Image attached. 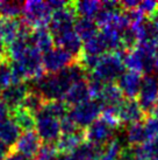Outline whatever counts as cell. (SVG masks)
Wrapping results in <instances>:
<instances>
[{"instance_id":"74e56055","label":"cell","mask_w":158,"mask_h":160,"mask_svg":"<svg viewBox=\"0 0 158 160\" xmlns=\"http://www.w3.org/2000/svg\"><path fill=\"white\" fill-rule=\"evenodd\" d=\"M150 115L152 116V117L158 118V99L156 101V103H155V105H154V108H152L151 112H150Z\"/></svg>"},{"instance_id":"836d02e7","label":"cell","mask_w":158,"mask_h":160,"mask_svg":"<svg viewBox=\"0 0 158 160\" xmlns=\"http://www.w3.org/2000/svg\"><path fill=\"white\" fill-rule=\"evenodd\" d=\"M5 60H9L8 55H7V47H6L2 38L0 35V62L5 61Z\"/></svg>"},{"instance_id":"1f68e13d","label":"cell","mask_w":158,"mask_h":160,"mask_svg":"<svg viewBox=\"0 0 158 160\" xmlns=\"http://www.w3.org/2000/svg\"><path fill=\"white\" fill-rule=\"evenodd\" d=\"M69 2H70V1H63V0H50V1H47L49 8L51 9L53 13L65 8L66 6L69 5Z\"/></svg>"},{"instance_id":"8992f818","label":"cell","mask_w":158,"mask_h":160,"mask_svg":"<svg viewBox=\"0 0 158 160\" xmlns=\"http://www.w3.org/2000/svg\"><path fill=\"white\" fill-rule=\"evenodd\" d=\"M115 129L99 118L84 130L85 140L98 147H104L115 137Z\"/></svg>"},{"instance_id":"7a4b0ae2","label":"cell","mask_w":158,"mask_h":160,"mask_svg":"<svg viewBox=\"0 0 158 160\" xmlns=\"http://www.w3.org/2000/svg\"><path fill=\"white\" fill-rule=\"evenodd\" d=\"M53 12L47 2L40 0H29L23 2L22 20L31 28L47 27L50 23Z\"/></svg>"},{"instance_id":"4316f807","label":"cell","mask_w":158,"mask_h":160,"mask_svg":"<svg viewBox=\"0 0 158 160\" xmlns=\"http://www.w3.org/2000/svg\"><path fill=\"white\" fill-rule=\"evenodd\" d=\"M83 53L87 54V55H94V56H102V55L107 54L105 43H104V41H102L99 34L91 40L84 42Z\"/></svg>"},{"instance_id":"484cf974","label":"cell","mask_w":158,"mask_h":160,"mask_svg":"<svg viewBox=\"0 0 158 160\" xmlns=\"http://www.w3.org/2000/svg\"><path fill=\"white\" fill-rule=\"evenodd\" d=\"M23 2L0 1V17L2 19H18L22 15Z\"/></svg>"},{"instance_id":"e0dca14e","label":"cell","mask_w":158,"mask_h":160,"mask_svg":"<svg viewBox=\"0 0 158 160\" xmlns=\"http://www.w3.org/2000/svg\"><path fill=\"white\" fill-rule=\"evenodd\" d=\"M30 41L33 46L39 49L41 53H47L53 48V39L48 27H37L31 32Z\"/></svg>"},{"instance_id":"9a60e30c","label":"cell","mask_w":158,"mask_h":160,"mask_svg":"<svg viewBox=\"0 0 158 160\" xmlns=\"http://www.w3.org/2000/svg\"><path fill=\"white\" fill-rule=\"evenodd\" d=\"M84 142H85L84 130H79L75 133L62 134L58 142H56V147L61 154H71L79 146H81Z\"/></svg>"},{"instance_id":"f35d334b","label":"cell","mask_w":158,"mask_h":160,"mask_svg":"<svg viewBox=\"0 0 158 160\" xmlns=\"http://www.w3.org/2000/svg\"><path fill=\"white\" fill-rule=\"evenodd\" d=\"M0 93H1V92H0Z\"/></svg>"},{"instance_id":"8d00e7d4","label":"cell","mask_w":158,"mask_h":160,"mask_svg":"<svg viewBox=\"0 0 158 160\" xmlns=\"http://www.w3.org/2000/svg\"><path fill=\"white\" fill-rule=\"evenodd\" d=\"M9 152H11V148H8L5 144L0 142V160H5V158L8 156Z\"/></svg>"},{"instance_id":"3957f363","label":"cell","mask_w":158,"mask_h":160,"mask_svg":"<svg viewBox=\"0 0 158 160\" xmlns=\"http://www.w3.org/2000/svg\"><path fill=\"white\" fill-rule=\"evenodd\" d=\"M35 129L40 139L47 145H55L62 136L59 119L43 111H40L36 115Z\"/></svg>"},{"instance_id":"9c48e42d","label":"cell","mask_w":158,"mask_h":160,"mask_svg":"<svg viewBox=\"0 0 158 160\" xmlns=\"http://www.w3.org/2000/svg\"><path fill=\"white\" fill-rule=\"evenodd\" d=\"M42 147V140L40 139L36 131L22 132L21 137L19 138L15 146L12 148L13 151L18 152L27 159H35Z\"/></svg>"},{"instance_id":"d6a6232c","label":"cell","mask_w":158,"mask_h":160,"mask_svg":"<svg viewBox=\"0 0 158 160\" xmlns=\"http://www.w3.org/2000/svg\"><path fill=\"white\" fill-rule=\"evenodd\" d=\"M118 160H135V154H134V147L126 146L122 150L121 154L118 157Z\"/></svg>"},{"instance_id":"5b68a950","label":"cell","mask_w":158,"mask_h":160,"mask_svg":"<svg viewBox=\"0 0 158 160\" xmlns=\"http://www.w3.org/2000/svg\"><path fill=\"white\" fill-rule=\"evenodd\" d=\"M43 68L47 74H56L76 62V58L65 49L53 47L42 56Z\"/></svg>"},{"instance_id":"603a6c76","label":"cell","mask_w":158,"mask_h":160,"mask_svg":"<svg viewBox=\"0 0 158 160\" xmlns=\"http://www.w3.org/2000/svg\"><path fill=\"white\" fill-rule=\"evenodd\" d=\"M75 9L79 18L93 19L97 17L99 11L101 9V2L95 0H84V1H76L73 2Z\"/></svg>"},{"instance_id":"8fae6325","label":"cell","mask_w":158,"mask_h":160,"mask_svg":"<svg viewBox=\"0 0 158 160\" xmlns=\"http://www.w3.org/2000/svg\"><path fill=\"white\" fill-rule=\"evenodd\" d=\"M142 80L143 77L138 72L130 70L124 71L118 80V87L127 99H135L138 97Z\"/></svg>"},{"instance_id":"e575fe53","label":"cell","mask_w":158,"mask_h":160,"mask_svg":"<svg viewBox=\"0 0 158 160\" xmlns=\"http://www.w3.org/2000/svg\"><path fill=\"white\" fill-rule=\"evenodd\" d=\"M7 117H9V109L6 107L5 103L0 99V122H2L4 119H6Z\"/></svg>"},{"instance_id":"f546056e","label":"cell","mask_w":158,"mask_h":160,"mask_svg":"<svg viewBox=\"0 0 158 160\" xmlns=\"http://www.w3.org/2000/svg\"><path fill=\"white\" fill-rule=\"evenodd\" d=\"M59 125H61V131L62 134H70L75 133L77 131H79L78 125L75 123V120L70 117V115H66L65 117H63L62 119H59Z\"/></svg>"},{"instance_id":"cb8c5ba5","label":"cell","mask_w":158,"mask_h":160,"mask_svg":"<svg viewBox=\"0 0 158 160\" xmlns=\"http://www.w3.org/2000/svg\"><path fill=\"white\" fill-rule=\"evenodd\" d=\"M45 102H47V101L44 99L43 96H42L36 89H34V88L30 87V91L27 95L26 99H25V102L22 104V108H25L26 110L30 111L31 113H34V115L36 116L42 109H43Z\"/></svg>"},{"instance_id":"83f0119b","label":"cell","mask_w":158,"mask_h":160,"mask_svg":"<svg viewBox=\"0 0 158 160\" xmlns=\"http://www.w3.org/2000/svg\"><path fill=\"white\" fill-rule=\"evenodd\" d=\"M14 83L12 64L9 60L0 62V89H6L7 87Z\"/></svg>"},{"instance_id":"30bf717a","label":"cell","mask_w":158,"mask_h":160,"mask_svg":"<svg viewBox=\"0 0 158 160\" xmlns=\"http://www.w3.org/2000/svg\"><path fill=\"white\" fill-rule=\"evenodd\" d=\"M118 117L121 124L132 125L136 123H142L146 119L148 115L143 111L140 103L136 99H124L118 109Z\"/></svg>"},{"instance_id":"7402d4cb","label":"cell","mask_w":158,"mask_h":160,"mask_svg":"<svg viewBox=\"0 0 158 160\" xmlns=\"http://www.w3.org/2000/svg\"><path fill=\"white\" fill-rule=\"evenodd\" d=\"M124 147V142L118 137H114L105 146L101 147L99 160H118V157Z\"/></svg>"},{"instance_id":"7c38bea8","label":"cell","mask_w":158,"mask_h":160,"mask_svg":"<svg viewBox=\"0 0 158 160\" xmlns=\"http://www.w3.org/2000/svg\"><path fill=\"white\" fill-rule=\"evenodd\" d=\"M126 98L123 96L122 91L120 90L118 84L114 83H107L101 92L100 97L97 101L100 103L102 109H118Z\"/></svg>"},{"instance_id":"52a82bcc","label":"cell","mask_w":158,"mask_h":160,"mask_svg":"<svg viewBox=\"0 0 158 160\" xmlns=\"http://www.w3.org/2000/svg\"><path fill=\"white\" fill-rule=\"evenodd\" d=\"M158 99V78L154 75H145L142 80L141 90L137 97L143 111L149 115Z\"/></svg>"},{"instance_id":"5bb4252c","label":"cell","mask_w":158,"mask_h":160,"mask_svg":"<svg viewBox=\"0 0 158 160\" xmlns=\"http://www.w3.org/2000/svg\"><path fill=\"white\" fill-rule=\"evenodd\" d=\"M22 131L11 117L0 122V142L5 144L8 148H13L15 146L19 138L21 137Z\"/></svg>"},{"instance_id":"277c9868","label":"cell","mask_w":158,"mask_h":160,"mask_svg":"<svg viewBox=\"0 0 158 160\" xmlns=\"http://www.w3.org/2000/svg\"><path fill=\"white\" fill-rule=\"evenodd\" d=\"M101 112H102V108L100 103L95 99H90L87 102L71 108L69 115L75 120V123L78 125L79 129L85 130L92 123L99 119Z\"/></svg>"},{"instance_id":"ac0fdd59","label":"cell","mask_w":158,"mask_h":160,"mask_svg":"<svg viewBox=\"0 0 158 160\" xmlns=\"http://www.w3.org/2000/svg\"><path fill=\"white\" fill-rule=\"evenodd\" d=\"M9 117L18 124L22 132L34 131L36 125V116L30 111L26 110L25 108H18L9 111Z\"/></svg>"},{"instance_id":"4fadbf2b","label":"cell","mask_w":158,"mask_h":160,"mask_svg":"<svg viewBox=\"0 0 158 160\" xmlns=\"http://www.w3.org/2000/svg\"><path fill=\"white\" fill-rule=\"evenodd\" d=\"M92 99L91 95H90V90H88L87 81L83 80L79 81L75 84L70 87V89L67 90L65 97H64V102L69 105V107H76L81 103H85Z\"/></svg>"},{"instance_id":"ba28073f","label":"cell","mask_w":158,"mask_h":160,"mask_svg":"<svg viewBox=\"0 0 158 160\" xmlns=\"http://www.w3.org/2000/svg\"><path fill=\"white\" fill-rule=\"evenodd\" d=\"M29 91H30V85L27 84L26 82L13 83L1 91L0 99L8 108L9 111H12L14 109L22 107Z\"/></svg>"},{"instance_id":"ffe728a7","label":"cell","mask_w":158,"mask_h":160,"mask_svg":"<svg viewBox=\"0 0 158 160\" xmlns=\"http://www.w3.org/2000/svg\"><path fill=\"white\" fill-rule=\"evenodd\" d=\"M124 138H126V142L128 144V146H138L149 140L143 123L128 125L126 129Z\"/></svg>"},{"instance_id":"4dcf8cb0","label":"cell","mask_w":158,"mask_h":160,"mask_svg":"<svg viewBox=\"0 0 158 160\" xmlns=\"http://www.w3.org/2000/svg\"><path fill=\"white\" fill-rule=\"evenodd\" d=\"M142 13L144 14V17H152L156 12L158 11V1H152V0H144V1H141L140 6H138Z\"/></svg>"},{"instance_id":"6da1fadb","label":"cell","mask_w":158,"mask_h":160,"mask_svg":"<svg viewBox=\"0 0 158 160\" xmlns=\"http://www.w3.org/2000/svg\"><path fill=\"white\" fill-rule=\"evenodd\" d=\"M126 54L127 52L120 50L102 55L98 62V66L91 72V75L97 77L98 80H100L104 83H113L114 81H118L126 71V66L123 62Z\"/></svg>"},{"instance_id":"44dd1931","label":"cell","mask_w":158,"mask_h":160,"mask_svg":"<svg viewBox=\"0 0 158 160\" xmlns=\"http://www.w3.org/2000/svg\"><path fill=\"white\" fill-rule=\"evenodd\" d=\"M101 147H98L90 142H84L75 152L67 154L66 160H99Z\"/></svg>"},{"instance_id":"f1b7e54d","label":"cell","mask_w":158,"mask_h":160,"mask_svg":"<svg viewBox=\"0 0 158 160\" xmlns=\"http://www.w3.org/2000/svg\"><path fill=\"white\" fill-rule=\"evenodd\" d=\"M143 124H144L145 132H146L149 140L158 137V118L152 117V116H148Z\"/></svg>"},{"instance_id":"d4e9b609","label":"cell","mask_w":158,"mask_h":160,"mask_svg":"<svg viewBox=\"0 0 158 160\" xmlns=\"http://www.w3.org/2000/svg\"><path fill=\"white\" fill-rule=\"evenodd\" d=\"M41 111L48 113L49 116H53L57 119H62L63 117L69 115L70 107L64 101H48V102H45L43 109Z\"/></svg>"},{"instance_id":"d590c367","label":"cell","mask_w":158,"mask_h":160,"mask_svg":"<svg viewBox=\"0 0 158 160\" xmlns=\"http://www.w3.org/2000/svg\"><path fill=\"white\" fill-rule=\"evenodd\" d=\"M5 160H29V159H27L26 157H23L22 154L18 153V152L11 150V152L8 153V156L5 158Z\"/></svg>"},{"instance_id":"d6986e66","label":"cell","mask_w":158,"mask_h":160,"mask_svg":"<svg viewBox=\"0 0 158 160\" xmlns=\"http://www.w3.org/2000/svg\"><path fill=\"white\" fill-rule=\"evenodd\" d=\"M75 31L80 38V40L86 41L93 39L99 34V26L94 21V19L88 18H78L75 22Z\"/></svg>"},{"instance_id":"2e32d148","label":"cell","mask_w":158,"mask_h":160,"mask_svg":"<svg viewBox=\"0 0 158 160\" xmlns=\"http://www.w3.org/2000/svg\"><path fill=\"white\" fill-rule=\"evenodd\" d=\"M22 27V19H0V35L5 45H12L20 35Z\"/></svg>"}]
</instances>
